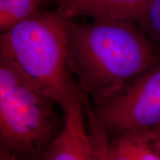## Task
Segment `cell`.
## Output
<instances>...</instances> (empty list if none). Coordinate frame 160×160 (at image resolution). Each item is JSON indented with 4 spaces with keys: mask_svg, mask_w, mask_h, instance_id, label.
Listing matches in <instances>:
<instances>
[{
    "mask_svg": "<svg viewBox=\"0 0 160 160\" xmlns=\"http://www.w3.org/2000/svg\"><path fill=\"white\" fill-rule=\"evenodd\" d=\"M67 21L69 70L95 107L160 61L157 48L133 22Z\"/></svg>",
    "mask_w": 160,
    "mask_h": 160,
    "instance_id": "6da1fadb",
    "label": "cell"
},
{
    "mask_svg": "<svg viewBox=\"0 0 160 160\" xmlns=\"http://www.w3.org/2000/svg\"><path fill=\"white\" fill-rule=\"evenodd\" d=\"M0 59L53 99L63 113L83 102L68 64V21L57 12H37L2 32Z\"/></svg>",
    "mask_w": 160,
    "mask_h": 160,
    "instance_id": "7a4b0ae2",
    "label": "cell"
},
{
    "mask_svg": "<svg viewBox=\"0 0 160 160\" xmlns=\"http://www.w3.org/2000/svg\"><path fill=\"white\" fill-rule=\"evenodd\" d=\"M59 106L0 59L1 150L24 159L42 160L63 128Z\"/></svg>",
    "mask_w": 160,
    "mask_h": 160,
    "instance_id": "3957f363",
    "label": "cell"
},
{
    "mask_svg": "<svg viewBox=\"0 0 160 160\" xmlns=\"http://www.w3.org/2000/svg\"><path fill=\"white\" fill-rule=\"evenodd\" d=\"M93 109L109 137L160 127V61Z\"/></svg>",
    "mask_w": 160,
    "mask_h": 160,
    "instance_id": "277c9868",
    "label": "cell"
},
{
    "mask_svg": "<svg viewBox=\"0 0 160 160\" xmlns=\"http://www.w3.org/2000/svg\"><path fill=\"white\" fill-rule=\"evenodd\" d=\"M84 114L83 102L64 112L63 128L45 151L42 160H95Z\"/></svg>",
    "mask_w": 160,
    "mask_h": 160,
    "instance_id": "5b68a950",
    "label": "cell"
},
{
    "mask_svg": "<svg viewBox=\"0 0 160 160\" xmlns=\"http://www.w3.org/2000/svg\"><path fill=\"white\" fill-rule=\"evenodd\" d=\"M152 0H59L57 12L65 19L138 21Z\"/></svg>",
    "mask_w": 160,
    "mask_h": 160,
    "instance_id": "8992f818",
    "label": "cell"
},
{
    "mask_svg": "<svg viewBox=\"0 0 160 160\" xmlns=\"http://www.w3.org/2000/svg\"><path fill=\"white\" fill-rule=\"evenodd\" d=\"M106 153L109 160H159L145 131L109 138Z\"/></svg>",
    "mask_w": 160,
    "mask_h": 160,
    "instance_id": "52a82bcc",
    "label": "cell"
},
{
    "mask_svg": "<svg viewBox=\"0 0 160 160\" xmlns=\"http://www.w3.org/2000/svg\"><path fill=\"white\" fill-rule=\"evenodd\" d=\"M43 0H0V31H5L34 13Z\"/></svg>",
    "mask_w": 160,
    "mask_h": 160,
    "instance_id": "ba28073f",
    "label": "cell"
},
{
    "mask_svg": "<svg viewBox=\"0 0 160 160\" xmlns=\"http://www.w3.org/2000/svg\"><path fill=\"white\" fill-rule=\"evenodd\" d=\"M85 116L87 117L89 137L94 152V159L109 160L106 153V146L109 140L107 131L91 106L86 107Z\"/></svg>",
    "mask_w": 160,
    "mask_h": 160,
    "instance_id": "9c48e42d",
    "label": "cell"
},
{
    "mask_svg": "<svg viewBox=\"0 0 160 160\" xmlns=\"http://www.w3.org/2000/svg\"><path fill=\"white\" fill-rule=\"evenodd\" d=\"M137 22L152 42L160 43V0H152Z\"/></svg>",
    "mask_w": 160,
    "mask_h": 160,
    "instance_id": "30bf717a",
    "label": "cell"
},
{
    "mask_svg": "<svg viewBox=\"0 0 160 160\" xmlns=\"http://www.w3.org/2000/svg\"><path fill=\"white\" fill-rule=\"evenodd\" d=\"M153 149L160 160V127L149 130H145Z\"/></svg>",
    "mask_w": 160,
    "mask_h": 160,
    "instance_id": "8fae6325",
    "label": "cell"
},
{
    "mask_svg": "<svg viewBox=\"0 0 160 160\" xmlns=\"http://www.w3.org/2000/svg\"><path fill=\"white\" fill-rule=\"evenodd\" d=\"M0 160H25L17 157V156L9 154V153H2Z\"/></svg>",
    "mask_w": 160,
    "mask_h": 160,
    "instance_id": "7c38bea8",
    "label": "cell"
}]
</instances>
